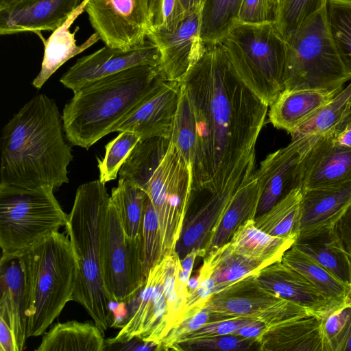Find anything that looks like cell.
Returning a JSON list of instances; mask_svg holds the SVG:
<instances>
[{"mask_svg": "<svg viewBox=\"0 0 351 351\" xmlns=\"http://www.w3.org/2000/svg\"><path fill=\"white\" fill-rule=\"evenodd\" d=\"M193 108V191L235 192L254 173L269 106L240 79L221 42L204 50L180 81Z\"/></svg>", "mask_w": 351, "mask_h": 351, "instance_id": "cell-1", "label": "cell"}, {"mask_svg": "<svg viewBox=\"0 0 351 351\" xmlns=\"http://www.w3.org/2000/svg\"><path fill=\"white\" fill-rule=\"evenodd\" d=\"M62 115L45 94L27 101L3 128L0 192H17L69 182L72 148L63 136Z\"/></svg>", "mask_w": 351, "mask_h": 351, "instance_id": "cell-2", "label": "cell"}, {"mask_svg": "<svg viewBox=\"0 0 351 351\" xmlns=\"http://www.w3.org/2000/svg\"><path fill=\"white\" fill-rule=\"evenodd\" d=\"M164 78L158 66L132 67L73 92L62 111L64 132L74 146L88 149L117 128Z\"/></svg>", "mask_w": 351, "mask_h": 351, "instance_id": "cell-3", "label": "cell"}, {"mask_svg": "<svg viewBox=\"0 0 351 351\" xmlns=\"http://www.w3.org/2000/svg\"><path fill=\"white\" fill-rule=\"evenodd\" d=\"M110 195L95 180L77 189L65 226L77 263L73 301L84 308L101 332L113 324L112 302L104 280V245Z\"/></svg>", "mask_w": 351, "mask_h": 351, "instance_id": "cell-4", "label": "cell"}, {"mask_svg": "<svg viewBox=\"0 0 351 351\" xmlns=\"http://www.w3.org/2000/svg\"><path fill=\"white\" fill-rule=\"evenodd\" d=\"M18 256L24 276L27 336H40L73 301L77 259L69 237L59 231L38 240Z\"/></svg>", "mask_w": 351, "mask_h": 351, "instance_id": "cell-5", "label": "cell"}, {"mask_svg": "<svg viewBox=\"0 0 351 351\" xmlns=\"http://www.w3.org/2000/svg\"><path fill=\"white\" fill-rule=\"evenodd\" d=\"M220 42L242 82L271 106L284 90L288 51L276 22L237 23Z\"/></svg>", "mask_w": 351, "mask_h": 351, "instance_id": "cell-6", "label": "cell"}, {"mask_svg": "<svg viewBox=\"0 0 351 351\" xmlns=\"http://www.w3.org/2000/svg\"><path fill=\"white\" fill-rule=\"evenodd\" d=\"M287 41L284 90H335L351 80L332 41L326 5Z\"/></svg>", "mask_w": 351, "mask_h": 351, "instance_id": "cell-7", "label": "cell"}, {"mask_svg": "<svg viewBox=\"0 0 351 351\" xmlns=\"http://www.w3.org/2000/svg\"><path fill=\"white\" fill-rule=\"evenodd\" d=\"M50 186L0 192L1 258L19 256L38 240L65 226L69 215Z\"/></svg>", "mask_w": 351, "mask_h": 351, "instance_id": "cell-8", "label": "cell"}, {"mask_svg": "<svg viewBox=\"0 0 351 351\" xmlns=\"http://www.w3.org/2000/svg\"><path fill=\"white\" fill-rule=\"evenodd\" d=\"M192 166L171 143L144 190L158 215L164 256L176 253L193 191Z\"/></svg>", "mask_w": 351, "mask_h": 351, "instance_id": "cell-9", "label": "cell"}, {"mask_svg": "<svg viewBox=\"0 0 351 351\" xmlns=\"http://www.w3.org/2000/svg\"><path fill=\"white\" fill-rule=\"evenodd\" d=\"M204 308L224 319L234 317L256 319L267 328L311 316L300 306L261 287L254 275L212 295Z\"/></svg>", "mask_w": 351, "mask_h": 351, "instance_id": "cell-10", "label": "cell"}, {"mask_svg": "<svg viewBox=\"0 0 351 351\" xmlns=\"http://www.w3.org/2000/svg\"><path fill=\"white\" fill-rule=\"evenodd\" d=\"M164 281L162 258L149 269L143 285L125 303L128 313L124 326L116 336L106 339L107 346L138 339L156 346L158 350L170 330Z\"/></svg>", "mask_w": 351, "mask_h": 351, "instance_id": "cell-11", "label": "cell"}, {"mask_svg": "<svg viewBox=\"0 0 351 351\" xmlns=\"http://www.w3.org/2000/svg\"><path fill=\"white\" fill-rule=\"evenodd\" d=\"M142 244L126 235L118 211L110 201L104 245V280L112 303L128 302L143 285Z\"/></svg>", "mask_w": 351, "mask_h": 351, "instance_id": "cell-12", "label": "cell"}, {"mask_svg": "<svg viewBox=\"0 0 351 351\" xmlns=\"http://www.w3.org/2000/svg\"><path fill=\"white\" fill-rule=\"evenodd\" d=\"M82 5L106 45L129 49L147 38L149 0H83Z\"/></svg>", "mask_w": 351, "mask_h": 351, "instance_id": "cell-13", "label": "cell"}, {"mask_svg": "<svg viewBox=\"0 0 351 351\" xmlns=\"http://www.w3.org/2000/svg\"><path fill=\"white\" fill-rule=\"evenodd\" d=\"M320 136L292 138L288 145L267 155L261 162L253 173L262 186L256 216L268 211L295 189L302 187L305 158Z\"/></svg>", "mask_w": 351, "mask_h": 351, "instance_id": "cell-14", "label": "cell"}, {"mask_svg": "<svg viewBox=\"0 0 351 351\" xmlns=\"http://www.w3.org/2000/svg\"><path fill=\"white\" fill-rule=\"evenodd\" d=\"M160 58L158 47L149 38L142 45L129 49L105 45L79 58L61 77L60 82L75 92L86 84L132 67L158 66Z\"/></svg>", "mask_w": 351, "mask_h": 351, "instance_id": "cell-15", "label": "cell"}, {"mask_svg": "<svg viewBox=\"0 0 351 351\" xmlns=\"http://www.w3.org/2000/svg\"><path fill=\"white\" fill-rule=\"evenodd\" d=\"M202 10L184 19L171 32H151L147 38L158 47L161 58L158 69L167 80L180 82L202 54Z\"/></svg>", "mask_w": 351, "mask_h": 351, "instance_id": "cell-16", "label": "cell"}, {"mask_svg": "<svg viewBox=\"0 0 351 351\" xmlns=\"http://www.w3.org/2000/svg\"><path fill=\"white\" fill-rule=\"evenodd\" d=\"M181 82L161 78L145 100L117 129L131 132L140 140L170 138L180 101Z\"/></svg>", "mask_w": 351, "mask_h": 351, "instance_id": "cell-17", "label": "cell"}, {"mask_svg": "<svg viewBox=\"0 0 351 351\" xmlns=\"http://www.w3.org/2000/svg\"><path fill=\"white\" fill-rule=\"evenodd\" d=\"M82 2V0H16L0 8V34L53 32L80 8Z\"/></svg>", "mask_w": 351, "mask_h": 351, "instance_id": "cell-18", "label": "cell"}, {"mask_svg": "<svg viewBox=\"0 0 351 351\" xmlns=\"http://www.w3.org/2000/svg\"><path fill=\"white\" fill-rule=\"evenodd\" d=\"M254 278L263 288L300 306L311 316L322 317L342 306L328 300L300 273L282 261L263 268Z\"/></svg>", "mask_w": 351, "mask_h": 351, "instance_id": "cell-19", "label": "cell"}, {"mask_svg": "<svg viewBox=\"0 0 351 351\" xmlns=\"http://www.w3.org/2000/svg\"><path fill=\"white\" fill-rule=\"evenodd\" d=\"M336 132L321 135L306 156L302 189L326 187L351 180V148L336 141Z\"/></svg>", "mask_w": 351, "mask_h": 351, "instance_id": "cell-20", "label": "cell"}, {"mask_svg": "<svg viewBox=\"0 0 351 351\" xmlns=\"http://www.w3.org/2000/svg\"><path fill=\"white\" fill-rule=\"evenodd\" d=\"M350 202L351 180L302 189L298 235L332 226Z\"/></svg>", "mask_w": 351, "mask_h": 351, "instance_id": "cell-21", "label": "cell"}, {"mask_svg": "<svg viewBox=\"0 0 351 351\" xmlns=\"http://www.w3.org/2000/svg\"><path fill=\"white\" fill-rule=\"evenodd\" d=\"M0 293V318L12 331L16 351H22L27 339L26 296L19 256L1 258Z\"/></svg>", "mask_w": 351, "mask_h": 351, "instance_id": "cell-22", "label": "cell"}, {"mask_svg": "<svg viewBox=\"0 0 351 351\" xmlns=\"http://www.w3.org/2000/svg\"><path fill=\"white\" fill-rule=\"evenodd\" d=\"M343 88L285 89L270 106L269 121L275 128L292 134Z\"/></svg>", "mask_w": 351, "mask_h": 351, "instance_id": "cell-23", "label": "cell"}, {"mask_svg": "<svg viewBox=\"0 0 351 351\" xmlns=\"http://www.w3.org/2000/svg\"><path fill=\"white\" fill-rule=\"evenodd\" d=\"M258 343L262 351H328L322 317L317 316L267 328Z\"/></svg>", "mask_w": 351, "mask_h": 351, "instance_id": "cell-24", "label": "cell"}, {"mask_svg": "<svg viewBox=\"0 0 351 351\" xmlns=\"http://www.w3.org/2000/svg\"><path fill=\"white\" fill-rule=\"evenodd\" d=\"M197 274L199 280L208 279L214 285L213 294L267 267L237 252L230 241L203 258Z\"/></svg>", "mask_w": 351, "mask_h": 351, "instance_id": "cell-25", "label": "cell"}, {"mask_svg": "<svg viewBox=\"0 0 351 351\" xmlns=\"http://www.w3.org/2000/svg\"><path fill=\"white\" fill-rule=\"evenodd\" d=\"M83 11L81 4L80 8L61 27L52 32L47 40L43 39L40 33H37L43 42L44 55L40 71L32 82V85L36 88H40L69 59L82 53L100 39L99 36L95 32L84 43L77 45L75 36L78 27L73 32H70L69 27Z\"/></svg>", "mask_w": 351, "mask_h": 351, "instance_id": "cell-26", "label": "cell"}, {"mask_svg": "<svg viewBox=\"0 0 351 351\" xmlns=\"http://www.w3.org/2000/svg\"><path fill=\"white\" fill-rule=\"evenodd\" d=\"M292 246L351 287V258L341 247L331 226L298 235Z\"/></svg>", "mask_w": 351, "mask_h": 351, "instance_id": "cell-27", "label": "cell"}, {"mask_svg": "<svg viewBox=\"0 0 351 351\" xmlns=\"http://www.w3.org/2000/svg\"><path fill=\"white\" fill-rule=\"evenodd\" d=\"M262 186L254 175L234 193L206 248V256L230 241L238 227L256 217Z\"/></svg>", "mask_w": 351, "mask_h": 351, "instance_id": "cell-28", "label": "cell"}, {"mask_svg": "<svg viewBox=\"0 0 351 351\" xmlns=\"http://www.w3.org/2000/svg\"><path fill=\"white\" fill-rule=\"evenodd\" d=\"M297 237L271 236L257 228L254 219H249L238 227L229 241L237 252L268 266L282 261Z\"/></svg>", "mask_w": 351, "mask_h": 351, "instance_id": "cell-29", "label": "cell"}, {"mask_svg": "<svg viewBox=\"0 0 351 351\" xmlns=\"http://www.w3.org/2000/svg\"><path fill=\"white\" fill-rule=\"evenodd\" d=\"M104 335L95 324L77 320L58 322L44 333L36 351H104Z\"/></svg>", "mask_w": 351, "mask_h": 351, "instance_id": "cell-30", "label": "cell"}, {"mask_svg": "<svg viewBox=\"0 0 351 351\" xmlns=\"http://www.w3.org/2000/svg\"><path fill=\"white\" fill-rule=\"evenodd\" d=\"M169 145L170 138L163 137L139 140L121 167L119 178L144 189Z\"/></svg>", "mask_w": 351, "mask_h": 351, "instance_id": "cell-31", "label": "cell"}, {"mask_svg": "<svg viewBox=\"0 0 351 351\" xmlns=\"http://www.w3.org/2000/svg\"><path fill=\"white\" fill-rule=\"evenodd\" d=\"M282 263L300 273L328 300L340 306L346 304L351 287L293 246L285 252Z\"/></svg>", "mask_w": 351, "mask_h": 351, "instance_id": "cell-32", "label": "cell"}, {"mask_svg": "<svg viewBox=\"0 0 351 351\" xmlns=\"http://www.w3.org/2000/svg\"><path fill=\"white\" fill-rule=\"evenodd\" d=\"M147 197L144 189L121 178L112 189L110 196L126 235L134 243L142 244L143 221Z\"/></svg>", "mask_w": 351, "mask_h": 351, "instance_id": "cell-33", "label": "cell"}, {"mask_svg": "<svg viewBox=\"0 0 351 351\" xmlns=\"http://www.w3.org/2000/svg\"><path fill=\"white\" fill-rule=\"evenodd\" d=\"M350 115L351 82L291 134V137L312 134L323 135L332 131L339 134L348 126Z\"/></svg>", "mask_w": 351, "mask_h": 351, "instance_id": "cell-34", "label": "cell"}, {"mask_svg": "<svg viewBox=\"0 0 351 351\" xmlns=\"http://www.w3.org/2000/svg\"><path fill=\"white\" fill-rule=\"evenodd\" d=\"M302 188L293 190L266 213L255 217V225L277 237L298 235Z\"/></svg>", "mask_w": 351, "mask_h": 351, "instance_id": "cell-35", "label": "cell"}, {"mask_svg": "<svg viewBox=\"0 0 351 351\" xmlns=\"http://www.w3.org/2000/svg\"><path fill=\"white\" fill-rule=\"evenodd\" d=\"M241 0H204L200 36L204 43L221 41L237 23Z\"/></svg>", "mask_w": 351, "mask_h": 351, "instance_id": "cell-36", "label": "cell"}, {"mask_svg": "<svg viewBox=\"0 0 351 351\" xmlns=\"http://www.w3.org/2000/svg\"><path fill=\"white\" fill-rule=\"evenodd\" d=\"M326 13L334 45L351 76V0H327Z\"/></svg>", "mask_w": 351, "mask_h": 351, "instance_id": "cell-37", "label": "cell"}, {"mask_svg": "<svg viewBox=\"0 0 351 351\" xmlns=\"http://www.w3.org/2000/svg\"><path fill=\"white\" fill-rule=\"evenodd\" d=\"M203 3L204 0H149V33L174 30L184 19L202 10Z\"/></svg>", "mask_w": 351, "mask_h": 351, "instance_id": "cell-38", "label": "cell"}, {"mask_svg": "<svg viewBox=\"0 0 351 351\" xmlns=\"http://www.w3.org/2000/svg\"><path fill=\"white\" fill-rule=\"evenodd\" d=\"M165 266L164 291L170 330L182 320L189 297L187 284L180 278L181 261L176 252L162 257Z\"/></svg>", "mask_w": 351, "mask_h": 351, "instance_id": "cell-39", "label": "cell"}, {"mask_svg": "<svg viewBox=\"0 0 351 351\" xmlns=\"http://www.w3.org/2000/svg\"><path fill=\"white\" fill-rule=\"evenodd\" d=\"M196 141V123L193 110L181 86L180 97L173 121L170 142L191 166Z\"/></svg>", "mask_w": 351, "mask_h": 351, "instance_id": "cell-40", "label": "cell"}, {"mask_svg": "<svg viewBox=\"0 0 351 351\" xmlns=\"http://www.w3.org/2000/svg\"><path fill=\"white\" fill-rule=\"evenodd\" d=\"M139 140V136L133 132H121L106 145L104 157L97 158L101 182L106 184L117 178L121 167Z\"/></svg>", "mask_w": 351, "mask_h": 351, "instance_id": "cell-41", "label": "cell"}, {"mask_svg": "<svg viewBox=\"0 0 351 351\" xmlns=\"http://www.w3.org/2000/svg\"><path fill=\"white\" fill-rule=\"evenodd\" d=\"M327 0H283L280 5L276 23L288 40L313 14L325 7Z\"/></svg>", "mask_w": 351, "mask_h": 351, "instance_id": "cell-42", "label": "cell"}, {"mask_svg": "<svg viewBox=\"0 0 351 351\" xmlns=\"http://www.w3.org/2000/svg\"><path fill=\"white\" fill-rule=\"evenodd\" d=\"M142 255L145 276L163 257L158 217L149 197L146 201L143 221Z\"/></svg>", "mask_w": 351, "mask_h": 351, "instance_id": "cell-43", "label": "cell"}, {"mask_svg": "<svg viewBox=\"0 0 351 351\" xmlns=\"http://www.w3.org/2000/svg\"><path fill=\"white\" fill-rule=\"evenodd\" d=\"M328 351H344L351 336V304H346L322 317Z\"/></svg>", "mask_w": 351, "mask_h": 351, "instance_id": "cell-44", "label": "cell"}, {"mask_svg": "<svg viewBox=\"0 0 351 351\" xmlns=\"http://www.w3.org/2000/svg\"><path fill=\"white\" fill-rule=\"evenodd\" d=\"M259 350L258 342L253 339L233 334L218 335L178 343L174 350Z\"/></svg>", "mask_w": 351, "mask_h": 351, "instance_id": "cell-45", "label": "cell"}, {"mask_svg": "<svg viewBox=\"0 0 351 351\" xmlns=\"http://www.w3.org/2000/svg\"><path fill=\"white\" fill-rule=\"evenodd\" d=\"M278 7L276 0H241L237 23L260 25L276 22Z\"/></svg>", "mask_w": 351, "mask_h": 351, "instance_id": "cell-46", "label": "cell"}, {"mask_svg": "<svg viewBox=\"0 0 351 351\" xmlns=\"http://www.w3.org/2000/svg\"><path fill=\"white\" fill-rule=\"evenodd\" d=\"M221 319L219 315L203 308L193 315L184 319L173 326L162 340L158 350H173L174 346L184 335L202 327L204 324Z\"/></svg>", "mask_w": 351, "mask_h": 351, "instance_id": "cell-47", "label": "cell"}, {"mask_svg": "<svg viewBox=\"0 0 351 351\" xmlns=\"http://www.w3.org/2000/svg\"><path fill=\"white\" fill-rule=\"evenodd\" d=\"M252 319L245 317H234L208 322L202 327L184 335L180 339L176 346L182 341L234 334L237 329Z\"/></svg>", "mask_w": 351, "mask_h": 351, "instance_id": "cell-48", "label": "cell"}, {"mask_svg": "<svg viewBox=\"0 0 351 351\" xmlns=\"http://www.w3.org/2000/svg\"><path fill=\"white\" fill-rule=\"evenodd\" d=\"M331 228L341 247L351 258V202Z\"/></svg>", "mask_w": 351, "mask_h": 351, "instance_id": "cell-49", "label": "cell"}, {"mask_svg": "<svg viewBox=\"0 0 351 351\" xmlns=\"http://www.w3.org/2000/svg\"><path fill=\"white\" fill-rule=\"evenodd\" d=\"M267 328V326L263 322L256 319H252L237 329L233 335L253 339L259 342L260 339Z\"/></svg>", "mask_w": 351, "mask_h": 351, "instance_id": "cell-50", "label": "cell"}, {"mask_svg": "<svg viewBox=\"0 0 351 351\" xmlns=\"http://www.w3.org/2000/svg\"><path fill=\"white\" fill-rule=\"evenodd\" d=\"M0 351H16L14 338L9 326L0 318Z\"/></svg>", "mask_w": 351, "mask_h": 351, "instance_id": "cell-51", "label": "cell"}, {"mask_svg": "<svg viewBox=\"0 0 351 351\" xmlns=\"http://www.w3.org/2000/svg\"><path fill=\"white\" fill-rule=\"evenodd\" d=\"M336 141L341 145L351 148V129L338 134L336 136Z\"/></svg>", "mask_w": 351, "mask_h": 351, "instance_id": "cell-52", "label": "cell"}, {"mask_svg": "<svg viewBox=\"0 0 351 351\" xmlns=\"http://www.w3.org/2000/svg\"><path fill=\"white\" fill-rule=\"evenodd\" d=\"M16 0H0V8H4Z\"/></svg>", "mask_w": 351, "mask_h": 351, "instance_id": "cell-53", "label": "cell"}, {"mask_svg": "<svg viewBox=\"0 0 351 351\" xmlns=\"http://www.w3.org/2000/svg\"><path fill=\"white\" fill-rule=\"evenodd\" d=\"M344 351H351V336L346 344Z\"/></svg>", "mask_w": 351, "mask_h": 351, "instance_id": "cell-54", "label": "cell"}, {"mask_svg": "<svg viewBox=\"0 0 351 351\" xmlns=\"http://www.w3.org/2000/svg\"><path fill=\"white\" fill-rule=\"evenodd\" d=\"M346 304H351V289H350V293L348 295V298Z\"/></svg>", "mask_w": 351, "mask_h": 351, "instance_id": "cell-55", "label": "cell"}, {"mask_svg": "<svg viewBox=\"0 0 351 351\" xmlns=\"http://www.w3.org/2000/svg\"><path fill=\"white\" fill-rule=\"evenodd\" d=\"M349 129H351V115L349 118V124H348V126L347 127V128L346 130H349Z\"/></svg>", "mask_w": 351, "mask_h": 351, "instance_id": "cell-56", "label": "cell"}, {"mask_svg": "<svg viewBox=\"0 0 351 351\" xmlns=\"http://www.w3.org/2000/svg\"><path fill=\"white\" fill-rule=\"evenodd\" d=\"M277 1V3H278V5L280 6V5L282 3V2L283 1V0H276ZM279 8V7H278Z\"/></svg>", "mask_w": 351, "mask_h": 351, "instance_id": "cell-57", "label": "cell"}]
</instances>
